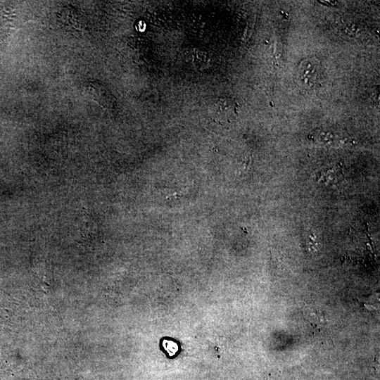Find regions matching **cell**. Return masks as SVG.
<instances>
[{"label":"cell","instance_id":"cell-1","mask_svg":"<svg viewBox=\"0 0 380 380\" xmlns=\"http://www.w3.org/2000/svg\"><path fill=\"white\" fill-rule=\"evenodd\" d=\"M209 110L215 121L225 122L235 115L236 106L228 98L219 97L211 103Z\"/></svg>","mask_w":380,"mask_h":380},{"label":"cell","instance_id":"cell-2","mask_svg":"<svg viewBox=\"0 0 380 380\" xmlns=\"http://www.w3.org/2000/svg\"><path fill=\"white\" fill-rule=\"evenodd\" d=\"M191 62L196 67L204 68L206 67L208 63L206 53L200 50H194L190 55Z\"/></svg>","mask_w":380,"mask_h":380}]
</instances>
